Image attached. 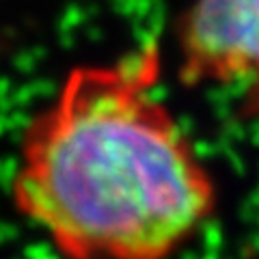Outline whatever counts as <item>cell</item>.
I'll list each match as a JSON object with an SVG mask.
<instances>
[{"instance_id":"6da1fadb","label":"cell","mask_w":259,"mask_h":259,"mask_svg":"<svg viewBox=\"0 0 259 259\" xmlns=\"http://www.w3.org/2000/svg\"><path fill=\"white\" fill-rule=\"evenodd\" d=\"M158 41L76 65L22 130L11 203L61 259H175L218 186L160 95Z\"/></svg>"},{"instance_id":"7a4b0ae2","label":"cell","mask_w":259,"mask_h":259,"mask_svg":"<svg viewBox=\"0 0 259 259\" xmlns=\"http://www.w3.org/2000/svg\"><path fill=\"white\" fill-rule=\"evenodd\" d=\"M175 46L186 89L229 91L240 119H259V0H192Z\"/></svg>"}]
</instances>
